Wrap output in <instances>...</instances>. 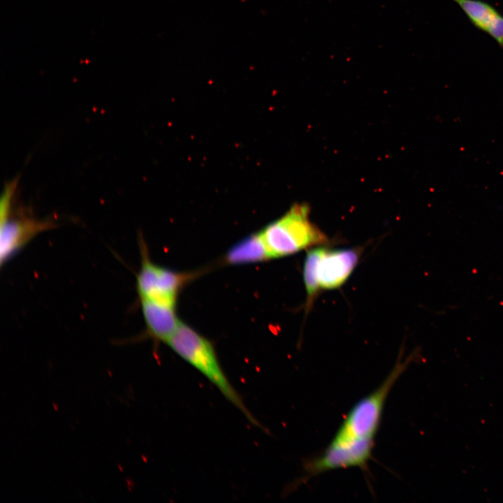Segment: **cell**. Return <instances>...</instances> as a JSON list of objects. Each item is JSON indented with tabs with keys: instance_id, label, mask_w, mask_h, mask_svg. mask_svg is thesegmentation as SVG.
Segmentation results:
<instances>
[{
	"instance_id": "cell-1",
	"label": "cell",
	"mask_w": 503,
	"mask_h": 503,
	"mask_svg": "<svg viewBox=\"0 0 503 503\" xmlns=\"http://www.w3.org/2000/svg\"><path fill=\"white\" fill-rule=\"evenodd\" d=\"M166 344L211 382L252 423L262 428L228 380L210 340L187 323L180 321L176 331Z\"/></svg>"
},
{
	"instance_id": "cell-2",
	"label": "cell",
	"mask_w": 503,
	"mask_h": 503,
	"mask_svg": "<svg viewBox=\"0 0 503 503\" xmlns=\"http://www.w3.org/2000/svg\"><path fill=\"white\" fill-rule=\"evenodd\" d=\"M409 362L398 361L381 384L351 408L330 443L374 442L387 396Z\"/></svg>"
},
{
	"instance_id": "cell-3",
	"label": "cell",
	"mask_w": 503,
	"mask_h": 503,
	"mask_svg": "<svg viewBox=\"0 0 503 503\" xmlns=\"http://www.w3.org/2000/svg\"><path fill=\"white\" fill-rule=\"evenodd\" d=\"M18 177L4 185L0 201V263H6L38 234L54 228L55 219H38L13 211Z\"/></svg>"
},
{
	"instance_id": "cell-4",
	"label": "cell",
	"mask_w": 503,
	"mask_h": 503,
	"mask_svg": "<svg viewBox=\"0 0 503 503\" xmlns=\"http://www.w3.org/2000/svg\"><path fill=\"white\" fill-rule=\"evenodd\" d=\"M308 214L306 206H293L261 231L272 258L289 256L327 241Z\"/></svg>"
},
{
	"instance_id": "cell-5",
	"label": "cell",
	"mask_w": 503,
	"mask_h": 503,
	"mask_svg": "<svg viewBox=\"0 0 503 503\" xmlns=\"http://www.w3.org/2000/svg\"><path fill=\"white\" fill-rule=\"evenodd\" d=\"M360 256L358 248L328 249L318 247L308 251L303 265L307 301L311 302L320 289L341 286L356 268Z\"/></svg>"
},
{
	"instance_id": "cell-6",
	"label": "cell",
	"mask_w": 503,
	"mask_h": 503,
	"mask_svg": "<svg viewBox=\"0 0 503 503\" xmlns=\"http://www.w3.org/2000/svg\"><path fill=\"white\" fill-rule=\"evenodd\" d=\"M140 266L136 275L139 299H147L175 305L179 293L195 273L177 272L154 263L143 239L140 238Z\"/></svg>"
},
{
	"instance_id": "cell-7",
	"label": "cell",
	"mask_w": 503,
	"mask_h": 503,
	"mask_svg": "<svg viewBox=\"0 0 503 503\" xmlns=\"http://www.w3.org/2000/svg\"><path fill=\"white\" fill-rule=\"evenodd\" d=\"M146 328V336L167 343L176 331L180 320L175 305L147 299H139Z\"/></svg>"
},
{
	"instance_id": "cell-8",
	"label": "cell",
	"mask_w": 503,
	"mask_h": 503,
	"mask_svg": "<svg viewBox=\"0 0 503 503\" xmlns=\"http://www.w3.org/2000/svg\"><path fill=\"white\" fill-rule=\"evenodd\" d=\"M463 10L470 22L488 34L503 48V15L492 5L481 0H451Z\"/></svg>"
},
{
	"instance_id": "cell-9",
	"label": "cell",
	"mask_w": 503,
	"mask_h": 503,
	"mask_svg": "<svg viewBox=\"0 0 503 503\" xmlns=\"http://www.w3.org/2000/svg\"><path fill=\"white\" fill-rule=\"evenodd\" d=\"M272 258L261 231L250 235L232 246L224 262L229 265L258 263Z\"/></svg>"
}]
</instances>
